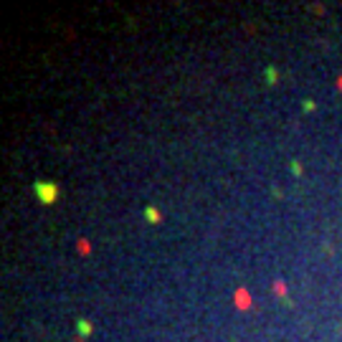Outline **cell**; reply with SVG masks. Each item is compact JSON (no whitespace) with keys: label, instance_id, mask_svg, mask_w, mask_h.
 <instances>
[{"label":"cell","instance_id":"cell-1","mask_svg":"<svg viewBox=\"0 0 342 342\" xmlns=\"http://www.w3.org/2000/svg\"><path fill=\"white\" fill-rule=\"evenodd\" d=\"M33 195L43 206H53L58 200V185L51 183V180H36L33 183Z\"/></svg>","mask_w":342,"mask_h":342},{"label":"cell","instance_id":"cell-2","mask_svg":"<svg viewBox=\"0 0 342 342\" xmlns=\"http://www.w3.org/2000/svg\"><path fill=\"white\" fill-rule=\"evenodd\" d=\"M76 332H79V337L82 340H86V337H91V332H94V325L89 322V319H84V317H76Z\"/></svg>","mask_w":342,"mask_h":342},{"label":"cell","instance_id":"cell-3","mask_svg":"<svg viewBox=\"0 0 342 342\" xmlns=\"http://www.w3.org/2000/svg\"><path fill=\"white\" fill-rule=\"evenodd\" d=\"M145 218H147L150 223H160V211H155V208H147V211H145Z\"/></svg>","mask_w":342,"mask_h":342},{"label":"cell","instance_id":"cell-4","mask_svg":"<svg viewBox=\"0 0 342 342\" xmlns=\"http://www.w3.org/2000/svg\"><path fill=\"white\" fill-rule=\"evenodd\" d=\"M276 79H279V71H276L274 66H269V69H266V82H269V84H274Z\"/></svg>","mask_w":342,"mask_h":342},{"label":"cell","instance_id":"cell-5","mask_svg":"<svg viewBox=\"0 0 342 342\" xmlns=\"http://www.w3.org/2000/svg\"><path fill=\"white\" fill-rule=\"evenodd\" d=\"M301 107H304L307 112H312V109H314V102H312V99H304V104H301Z\"/></svg>","mask_w":342,"mask_h":342},{"label":"cell","instance_id":"cell-6","mask_svg":"<svg viewBox=\"0 0 342 342\" xmlns=\"http://www.w3.org/2000/svg\"><path fill=\"white\" fill-rule=\"evenodd\" d=\"M292 170H294V175H301V168H299V163H292Z\"/></svg>","mask_w":342,"mask_h":342}]
</instances>
